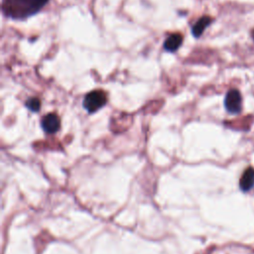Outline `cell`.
Segmentation results:
<instances>
[{
	"mask_svg": "<svg viewBox=\"0 0 254 254\" xmlns=\"http://www.w3.org/2000/svg\"><path fill=\"white\" fill-rule=\"evenodd\" d=\"M106 102V93L103 90L96 89L85 94L82 101V106L88 113H93L102 108Z\"/></svg>",
	"mask_w": 254,
	"mask_h": 254,
	"instance_id": "obj_2",
	"label": "cell"
},
{
	"mask_svg": "<svg viewBox=\"0 0 254 254\" xmlns=\"http://www.w3.org/2000/svg\"><path fill=\"white\" fill-rule=\"evenodd\" d=\"M41 125L46 133L53 134V133H56L60 129L61 120L57 114L49 113L42 118Z\"/></svg>",
	"mask_w": 254,
	"mask_h": 254,
	"instance_id": "obj_4",
	"label": "cell"
},
{
	"mask_svg": "<svg viewBox=\"0 0 254 254\" xmlns=\"http://www.w3.org/2000/svg\"><path fill=\"white\" fill-rule=\"evenodd\" d=\"M183 44V36L180 33H174L168 36L163 44V48L168 53L177 52Z\"/></svg>",
	"mask_w": 254,
	"mask_h": 254,
	"instance_id": "obj_5",
	"label": "cell"
},
{
	"mask_svg": "<svg viewBox=\"0 0 254 254\" xmlns=\"http://www.w3.org/2000/svg\"><path fill=\"white\" fill-rule=\"evenodd\" d=\"M50 0H2V14L9 19L23 21L39 13Z\"/></svg>",
	"mask_w": 254,
	"mask_h": 254,
	"instance_id": "obj_1",
	"label": "cell"
},
{
	"mask_svg": "<svg viewBox=\"0 0 254 254\" xmlns=\"http://www.w3.org/2000/svg\"><path fill=\"white\" fill-rule=\"evenodd\" d=\"M239 186L243 191H247L254 187V168L249 167L244 171L241 176Z\"/></svg>",
	"mask_w": 254,
	"mask_h": 254,
	"instance_id": "obj_7",
	"label": "cell"
},
{
	"mask_svg": "<svg viewBox=\"0 0 254 254\" xmlns=\"http://www.w3.org/2000/svg\"><path fill=\"white\" fill-rule=\"evenodd\" d=\"M25 106L32 112H38L41 108V101L37 97H30L26 100Z\"/></svg>",
	"mask_w": 254,
	"mask_h": 254,
	"instance_id": "obj_8",
	"label": "cell"
},
{
	"mask_svg": "<svg viewBox=\"0 0 254 254\" xmlns=\"http://www.w3.org/2000/svg\"><path fill=\"white\" fill-rule=\"evenodd\" d=\"M251 38H252V40L254 41V30L251 31Z\"/></svg>",
	"mask_w": 254,
	"mask_h": 254,
	"instance_id": "obj_9",
	"label": "cell"
},
{
	"mask_svg": "<svg viewBox=\"0 0 254 254\" xmlns=\"http://www.w3.org/2000/svg\"><path fill=\"white\" fill-rule=\"evenodd\" d=\"M224 107L231 114H237L242 108V97L239 90L229 89L224 97Z\"/></svg>",
	"mask_w": 254,
	"mask_h": 254,
	"instance_id": "obj_3",
	"label": "cell"
},
{
	"mask_svg": "<svg viewBox=\"0 0 254 254\" xmlns=\"http://www.w3.org/2000/svg\"><path fill=\"white\" fill-rule=\"evenodd\" d=\"M213 19L209 16H202L200 17L190 28V32H191V35L193 38L195 39H198L199 37H201V35L203 34L204 30L210 26V24L212 23Z\"/></svg>",
	"mask_w": 254,
	"mask_h": 254,
	"instance_id": "obj_6",
	"label": "cell"
}]
</instances>
